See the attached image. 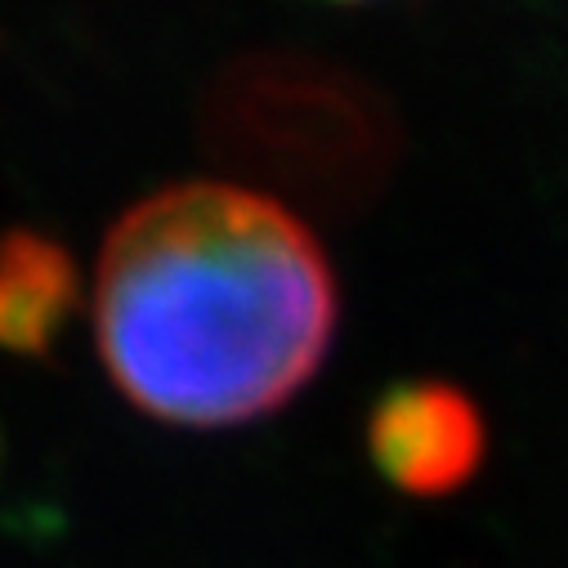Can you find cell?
Instances as JSON below:
<instances>
[{"label": "cell", "instance_id": "obj_1", "mask_svg": "<svg viewBox=\"0 0 568 568\" xmlns=\"http://www.w3.org/2000/svg\"><path fill=\"white\" fill-rule=\"evenodd\" d=\"M94 327L116 389L158 420L237 425L287 403L336 327L314 233L237 184L130 206L99 255Z\"/></svg>", "mask_w": 568, "mask_h": 568}, {"label": "cell", "instance_id": "obj_2", "mask_svg": "<svg viewBox=\"0 0 568 568\" xmlns=\"http://www.w3.org/2000/svg\"><path fill=\"white\" fill-rule=\"evenodd\" d=\"M381 475L412 497L457 493L484 462V420L453 385L389 389L367 430Z\"/></svg>", "mask_w": 568, "mask_h": 568}, {"label": "cell", "instance_id": "obj_3", "mask_svg": "<svg viewBox=\"0 0 568 568\" xmlns=\"http://www.w3.org/2000/svg\"><path fill=\"white\" fill-rule=\"evenodd\" d=\"M68 296L72 268L50 242H6L0 246V349H41L68 314Z\"/></svg>", "mask_w": 568, "mask_h": 568}]
</instances>
